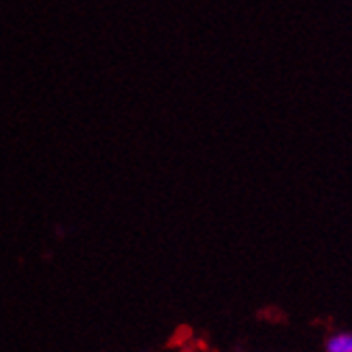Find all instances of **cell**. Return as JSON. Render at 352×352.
I'll return each instance as SVG.
<instances>
[{
	"mask_svg": "<svg viewBox=\"0 0 352 352\" xmlns=\"http://www.w3.org/2000/svg\"><path fill=\"white\" fill-rule=\"evenodd\" d=\"M324 352H352V331H336L324 340Z\"/></svg>",
	"mask_w": 352,
	"mask_h": 352,
	"instance_id": "cell-1",
	"label": "cell"
}]
</instances>
